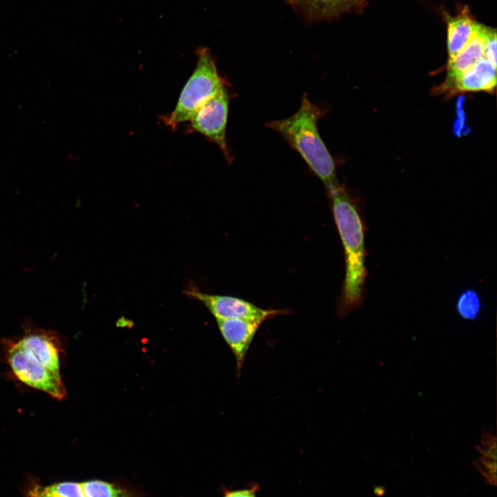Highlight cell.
I'll return each mask as SVG.
<instances>
[{
    "instance_id": "1",
    "label": "cell",
    "mask_w": 497,
    "mask_h": 497,
    "mask_svg": "<svg viewBox=\"0 0 497 497\" xmlns=\"http://www.w3.org/2000/svg\"><path fill=\"white\" fill-rule=\"evenodd\" d=\"M1 359L19 381L62 400L66 390L61 374L64 353L55 331L26 327L17 337L1 341Z\"/></svg>"
},
{
    "instance_id": "2",
    "label": "cell",
    "mask_w": 497,
    "mask_h": 497,
    "mask_svg": "<svg viewBox=\"0 0 497 497\" xmlns=\"http://www.w3.org/2000/svg\"><path fill=\"white\" fill-rule=\"evenodd\" d=\"M327 191L344 251L345 276L337 310L343 318L363 303L367 275L365 226L359 205L345 187L338 183Z\"/></svg>"
},
{
    "instance_id": "3",
    "label": "cell",
    "mask_w": 497,
    "mask_h": 497,
    "mask_svg": "<svg viewBox=\"0 0 497 497\" xmlns=\"http://www.w3.org/2000/svg\"><path fill=\"white\" fill-rule=\"evenodd\" d=\"M325 113L304 93L297 112L288 118L271 121L266 125L286 140L329 190L339 182L335 161L318 131V121Z\"/></svg>"
},
{
    "instance_id": "4",
    "label": "cell",
    "mask_w": 497,
    "mask_h": 497,
    "mask_svg": "<svg viewBox=\"0 0 497 497\" xmlns=\"http://www.w3.org/2000/svg\"><path fill=\"white\" fill-rule=\"evenodd\" d=\"M196 55L195 68L184 86L175 108L163 117V121L171 128L190 121L200 106L226 85L210 50L200 46Z\"/></svg>"
},
{
    "instance_id": "5",
    "label": "cell",
    "mask_w": 497,
    "mask_h": 497,
    "mask_svg": "<svg viewBox=\"0 0 497 497\" xmlns=\"http://www.w3.org/2000/svg\"><path fill=\"white\" fill-rule=\"evenodd\" d=\"M228 105L229 97L225 85L200 106L190 121L195 130L219 146L231 164L233 156L226 140Z\"/></svg>"
},
{
    "instance_id": "6",
    "label": "cell",
    "mask_w": 497,
    "mask_h": 497,
    "mask_svg": "<svg viewBox=\"0 0 497 497\" xmlns=\"http://www.w3.org/2000/svg\"><path fill=\"white\" fill-rule=\"evenodd\" d=\"M184 293L202 302L215 319H244L263 323L273 316L286 313L285 309H264L237 297L205 293L193 282Z\"/></svg>"
},
{
    "instance_id": "7",
    "label": "cell",
    "mask_w": 497,
    "mask_h": 497,
    "mask_svg": "<svg viewBox=\"0 0 497 497\" xmlns=\"http://www.w3.org/2000/svg\"><path fill=\"white\" fill-rule=\"evenodd\" d=\"M216 320L223 338L235 356L239 376L247 352L262 322L234 318Z\"/></svg>"
},
{
    "instance_id": "8",
    "label": "cell",
    "mask_w": 497,
    "mask_h": 497,
    "mask_svg": "<svg viewBox=\"0 0 497 497\" xmlns=\"http://www.w3.org/2000/svg\"><path fill=\"white\" fill-rule=\"evenodd\" d=\"M485 31L486 26L479 23L467 45L454 57L449 59L447 78L441 89L447 90L458 77L484 57Z\"/></svg>"
},
{
    "instance_id": "9",
    "label": "cell",
    "mask_w": 497,
    "mask_h": 497,
    "mask_svg": "<svg viewBox=\"0 0 497 497\" xmlns=\"http://www.w3.org/2000/svg\"><path fill=\"white\" fill-rule=\"evenodd\" d=\"M496 86V67L485 57L465 71L451 85L450 93L487 91L491 92Z\"/></svg>"
},
{
    "instance_id": "10",
    "label": "cell",
    "mask_w": 497,
    "mask_h": 497,
    "mask_svg": "<svg viewBox=\"0 0 497 497\" xmlns=\"http://www.w3.org/2000/svg\"><path fill=\"white\" fill-rule=\"evenodd\" d=\"M296 10L312 19L335 17L351 8L355 0H287Z\"/></svg>"
},
{
    "instance_id": "11",
    "label": "cell",
    "mask_w": 497,
    "mask_h": 497,
    "mask_svg": "<svg viewBox=\"0 0 497 497\" xmlns=\"http://www.w3.org/2000/svg\"><path fill=\"white\" fill-rule=\"evenodd\" d=\"M478 23L465 13L451 17L447 21V50L449 59L454 57L469 41Z\"/></svg>"
},
{
    "instance_id": "12",
    "label": "cell",
    "mask_w": 497,
    "mask_h": 497,
    "mask_svg": "<svg viewBox=\"0 0 497 497\" xmlns=\"http://www.w3.org/2000/svg\"><path fill=\"white\" fill-rule=\"evenodd\" d=\"M477 448L482 456L475 462L476 466L491 484L496 485V438L491 431L483 433Z\"/></svg>"
},
{
    "instance_id": "13",
    "label": "cell",
    "mask_w": 497,
    "mask_h": 497,
    "mask_svg": "<svg viewBox=\"0 0 497 497\" xmlns=\"http://www.w3.org/2000/svg\"><path fill=\"white\" fill-rule=\"evenodd\" d=\"M80 485L84 497H138L132 490L100 480H87Z\"/></svg>"
},
{
    "instance_id": "14",
    "label": "cell",
    "mask_w": 497,
    "mask_h": 497,
    "mask_svg": "<svg viewBox=\"0 0 497 497\" xmlns=\"http://www.w3.org/2000/svg\"><path fill=\"white\" fill-rule=\"evenodd\" d=\"M30 497H84L80 483L66 481L47 487H36Z\"/></svg>"
},
{
    "instance_id": "15",
    "label": "cell",
    "mask_w": 497,
    "mask_h": 497,
    "mask_svg": "<svg viewBox=\"0 0 497 497\" xmlns=\"http://www.w3.org/2000/svg\"><path fill=\"white\" fill-rule=\"evenodd\" d=\"M480 300L476 291L467 289L458 298L456 311L458 315L467 320H475L480 313Z\"/></svg>"
},
{
    "instance_id": "16",
    "label": "cell",
    "mask_w": 497,
    "mask_h": 497,
    "mask_svg": "<svg viewBox=\"0 0 497 497\" xmlns=\"http://www.w3.org/2000/svg\"><path fill=\"white\" fill-rule=\"evenodd\" d=\"M484 57L496 67V32L495 29L486 27Z\"/></svg>"
},
{
    "instance_id": "17",
    "label": "cell",
    "mask_w": 497,
    "mask_h": 497,
    "mask_svg": "<svg viewBox=\"0 0 497 497\" xmlns=\"http://www.w3.org/2000/svg\"><path fill=\"white\" fill-rule=\"evenodd\" d=\"M259 486L253 484L252 486L242 489L226 490L224 497H257L256 493Z\"/></svg>"
},
{
    "instance_id": "18",
    "label": "cell",
    "mask_w": 497,
    "mask_h": 497,
    "mask_svg": "<svg viewBox=\"0 0 497 497\" xmlns=\"http://www.w3.org/2000/svg\"><path fill=\"white\" fill-rule=\"evenodd\" d=\"M374 491L376 495L382 496L384 493V490L382 487H376L374 488Z\"/></svg>"
}]
</instances>
